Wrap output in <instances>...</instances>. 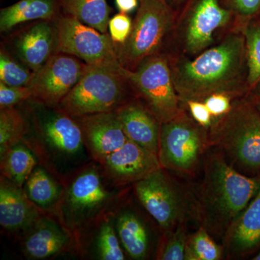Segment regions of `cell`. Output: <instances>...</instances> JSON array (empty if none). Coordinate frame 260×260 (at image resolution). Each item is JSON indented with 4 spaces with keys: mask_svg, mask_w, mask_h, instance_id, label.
Listing matches in <instances>:
<instances>
[{
    "mask_svg": "<svg viewBox=\"0 0 260 260\" xmlns=\"http://www.w3.org/2000/svg\"><path fill=\"white\" fill-rule=\"evenodd\" d=\"M168 57L181 104L189 100L204 101L214 93L227 94L233 99L249 93L243 32H225L214 45L194 57Z\"/></svg>",
    "mask_w": 260,
    "mask_h": 260,
    "instance_id": "1",
    "label": "cell"
},
{
    "mask_svg": "<svg viewBox=\"0 0 260 260\" xmlns=\"http://www.w3.org/2000/svg\"><path fill=\"white\" fill-rule=\"evenodd\" d=\"M203 165V179L194 193L196 219L213 237L223 239L259 191L260 174H242L213 148L207 150Z\"/></svg>",
    "mask_w": 260,
    "mask_h": 260,
    "instance_id": "2",
    "label": "cell"
},
{
    "mask_svg": "<svg viewBox=\"0 0 260 260\" xmlns=\"http://www.w3.org/2000/svg\"><path fill=\"white\" fill-rule=\"evenodd\" d=\"M209 146L242 174H260V109L247 95L233 99L231 110L213 119Z\"/></svg>",
    "mask_w": 260,
    "mask_h": 260,
    "instance_id": "3",
    "label": "cell"
},
{
    "mask_svg": "<svg viewBox=\"0 0 260 260\" xmlns=\"http://www.w3.org/2000/svg\"><path fill=\"white\" fill-rule=\"evenodd\" d=\"M232 15L220 0H186L177 13L164 54L192 58L232 30Z\"/></svg>",
    "mask_w": 260,
    "mask_h": 260,
    "instance_id": "4",
    "label": "cell"
},
{
    "mask_svg": "<svg viewBox=\"0 0 260 260\" xmlns=\"http://www.w3.org/2000/svg\"><path fill=\"white\" fill-rule=\"evenodd\" d=\"M135 96L124 68L116 70L88 65L79 82L57 107L76 118L115 112Z\"/></svg>",
    "mask_w": 260,
    "mask_h": 260,
    "instance_id": "5",
    "label": "cell"
},
{
    "mask_svg": "<svg viewBox=\"0 0 260 260\" xmlns=\"http://www.w3.org/2000/svg\"><path fill=\"white\" fill-rule=\"evenodd\" d=\"M109 181L102 168L95 165L75 174L58 204L61 224L69 232L90 226L114 204L118 192L109 186Z\"/></svg>",
    "mask_w": 260,
    "mask_h": 260,
    "instance_id": "6",
    "label": "cell"
},
{
    "mask_svg": "<svg viewBox=\"0 0 260 260\" xmlns=\"http://www.w3.org/2000/svg\"><path fill=\"white\" fill-rule=\"evenodd\" d=\"M133 30L123 45H115L119 63L134 70L150 56L164 53L177 12L168 2L139 0Z\"/></svg>",
    "mask_w": 260,
    "mask_h": 260,
    "instance_id": "7",
    "label": "cell"
},
{
    "mask_svg": "<svg viewBox=\"0 0 260 260\" xmlns=\"http://www.w3.org/2000/svg\"><path fill=\"white\" fill-rule=\"evenodd\" d=\"M134 190L140 204L162 233L196 219L194 193L164 168L135 182Z\"/></svg>",
    "mask_w": 260,
    "mask_h": 260,
    "instance_id": "8",
    "label": "cell"
},
{
    "mask_svg": "<svg viewBox=\"0 0 260 260\" xmlns=\"http://www.w3.org/2000/svg\"><path fill=\"white\" fill-rule=\"evenodd\" d=\"M181 105L178 115L160 126L158 156L169 172L191 176L210 148L209 128L200 125Z\"/></svg>",
    "mask_w": 260,
    "mask_h": 260,
    "instance_id": "9",
    "label": "cell"
},
{
    "mask_svg": "<svg viewBox=\"0 0 260 260\" xmlns=\"http://www.w3.org/2000/svg\"><path fill=\"white\" fill-rule=\"evenodd\" d=\"M29 114L36 143L48 160L61 165L78 162L86 148L81 128L59 107L30 101Z\"/></svg>",
    "mask_w": 260,
    "mask_h": 260,
    "instance_id": "10",
    "label": "cell"
},
{
    "mask_svg": "<svg viewBox=\"0 0 260 260\" xmlns=\"http://www.w3.org/2000/svg\"><path fill=\"white\" fill-rule=\"evenodd\" d=\"M135 96L138 98L160 124L172 120L180 112L169 57L164 53L150 56L134 70L124 68Z\"/></svg>",
    "mask_w": 260,
    "mask_h": 260,
    "instance_id": "11",
    "label": "cell"
},
{
    "mask_svg": "<svg viewBox=\"0 0 260 260\" xmlns=\"http://www.w3.org/2000/svg\"><path fill=\"white\" fill-rule=\"evenodd\" d=\"M56 53L74 56L91 66L121 70L115 45L109 34H103L78 18L61 13L55 19Z\"/></svg>",
    "mask_w": 260,
    "mask_h": 260,
    "instance_id": "12",
    "label": "cell"
},
{
    "mask_svg": "<svg viewBox=\"0 0 260 260\" xmlns=\"http://www.w3.org/2000/svg\"><path fill=\"white\" fill-rule=\"evenodd\" d=\"M87 68L88 64L74 56L56 53L34 73L28 85L32 92L30 101L57 107L79 82Z\"/></svg>",
    "mask_w": 260,
    "mask_h": 260,
    "instance_id": "13",
    "label": "cell"
},
{
    "mask_svg": "<svg viewBox=\"0 0 260 260\" xmlns=\"http://www.w3.org/2000/svg\"><path fill=\"white\" fill-rule=\"evenodd\" d=\"M10 52L34 73L56 54L57 30L55 20H41L23 25L8 37ZM7 48V47H6Z\"/></svg>",
    "mask_w": 260,
    "mask_h": 260,
    "instance_id": "14",
    "label": "cell"
},
{
    "mask_svg": "<svg viewBox=\"0 0 260 260\" xmlns=\"http://www.w3.org/2000/svg\"><path fill=\"white\" fill-rule=\"evenodd\" d=\"M100 165L108 180L116 186L134 184L162 168L156 154L129 139Z\"/></svg>",
    "mask_w": 260,
    "mask_h": 260,
    "instance_id": "15",
    "label": "cell"
},
{
    "mask_svg": "<svg viewBox=\"0 0 260 260\" xmlns=\"http://www.w3.org/2000/svg\"><path fill=\"white\" fill-rule=\"evenodd\" d=\"M75 119L81 128L88 153L99 164L127 141L116 112L99 113Z\"/></svg>",
    "mask_w": 260,
    "mask_h": 260,
    "instance_id": "16",
    "label": "cell"
},
{
    "mask_svg": "<svg viewBox=\"0 0 260 260\" xmlns=\"http://www.w3.org/2000/svg\"><path fill=\"white\" fill-rule=\"evenodd\" d=\"M42 216V210L32 203L23 188L1 177L0 225L4 230L24 234Z\"/></svg>",
    "mask_w": 260,
    "mask_h": 260,
    "instance_id": "17",
    "label": "cell"
},
{
    "mask_svg": "<svg viewBox=\"0 0 260 260\" xmlns=\"http://www.w3.org/2000/svg\"><path fill=\"white\" fill-rule=\"evenodd\" d=\"M229 258L250 255L260 248V189L245 210L228 229L223 238Z\"/></svg>",
    "mask_w": 260,
    "mask_h": 260,
    "instance_id": "18",
    "label": "cell"
},
{
    "mask_svg": "<svg viewBox=\"0 0 260 260\" xmlns=\"http://www.w3.org/2000/svg\"><path fill=\"white\" fill-rule=\"evenodd\" d=\"M69 231L53 219L43 216L23 234V251L30 259H47L68 250Z\"/></svg>",
    "mask_w": 260,
    "mask_h": 260,
    "instance_id": "19",
    "label": "cell"
},
{
    "mask_svg": "<svg viewBox=\"0 0 260 260\" xmlns=\"http://www.w3.org/2000/svg\"><path fill=\"white\" fill-rule=\"evenodd\" d=\"M128 139L158 155L160 121L135 96L115 111Z\"/></svg>",
    "mask_w": 260,
    "mask_h": 260,
    "instance_id": "20",
    "label": "cell"
},
{
    "mask_svg": "<svg viewBox=\"0 0 260 260\" xmlns=\"http://www.w3.org/2000/svg\"><path fill=\"white\" fill-rule=\"evenodd\" d=\"M121 246L130 259H148L153 250V234L136 210L126 207L112 217Z\"/></svg>",
    "mask_w": 260,
    "mask_h": 260,
    "instance_id": "21",
    "label": "cell"
},
{
    "mask_svg": "<svg viewBox=\"0 0 260 260\" xmlns=\"http://www.w3.org/2000/svg\"><path fill=\"white\" fill-rule=\"evenodd\" d=\"M61 13V0H20L0 10V31H12L37 20H55Z\"/></svg>",
    "mask_w": 260,
    "mask_h": 260,
    "instance_id": "22",
    "label": "cell"
},
{
    "mask_svg": "<svg viewBox=\"0 0 260 260\" xmlns=\"http://www.w3.org/2000/svg\"><path fill=\"white\" fill-rule=\"evenodd\" d=\"M29 199L41 210H46L59 204L64 189L44 167H37L24 184Z\"/></svg>",
    "mask_w": 260,
    "mask_h": 260,
    "instance_id": "23",
    "label": "cell"
},
{
    "mask_svg": "<svg viewBox=\"0 0 260 260\" xmlns=\"http://www.w3.org/2000/svg\"><path fill=\"white\" fill-rule=\"evenodd\" d=\"M0 162L2 177L22 188L38 166L37 157L23 142L0 155Z\"/></svg>",
    "mask_w": 260,
    "mask_h": 260,
    "instance_id": "24",
    "label": "cell"
},
{
    "mask_svg": "<svg viewBox=\"0 0 260 260\" xmlns=\"http://www.w3.org/2000/svg\"><path fill=\"white\" fill-rule=\"evenodd\" d=\"M61 5L63 13L108 34L110 10L107 0H61Z\"/></svg>",
    "mask_w": 260,
    "mask_h": 260,
    "instance_id": "25",
    "label": "cell"
},
{
    "mask_svg": "<svg viewBox=\"0 0 260 260\" xmlns=\"http://www.w3.org/2000/svg\"><path fill=\"white\" fill-rule=\"evenodd\" d=\"M26 118L14 107L0 110V155L10 148L23 142L28 133Z\"/></svg>",
    "mask_w": 260,
    "mask_h": 260,
    "instance_id": "26",
    "label": "cell"
},
{
    "mask_svg": "<svg viewBox=\"0 0 260 260\" xmlns=\"http://www.w3.org/2000/svg\"><path fill=\"white\" fill-rule=\"evenodd\" d=\"M224 254L223 246L219 245L202 225L189 235L184 260H220L223 259Z\"/></svg>",
    "mask_w": 260,
    "mask_h": 260,
    "instance_id": "27",
    "label": "cell"
},
{
    "mask_svg": "<svg viewBox=\"0 0 260 260\" xmlns=\"http://www.w3.org/2000/svg\"><path fill=\"white\" fill-rule=\"evenodd\" d=\"M94 252L98 259H126L125 251L121 246L112 219H104L99 225L94 242Z\"/></svg>",
    "mask_w": 260,
    "mask_h": 260,
    "instance_id": "28",
    "label": "cell"
},
{
    "mask_svg": "<svg viewBox=\"0 0 260 260\" xmlns=\"http://www.w3.org/2000/svg\"><path fill=\"white\" fill-rule=\"evenodd\" d=\"M34 73L15 57L2 43L0 49V82L10 86H28Z\"/></svg>",
    "mask_w": 260,
    "mask_h": 260,
    "instance_id": "29",
    "label": "cell"
},
{
    "mask_svg": "<svg viewBox=\"0 0 260 260\" xmlns=\"http://www.w3.org/2000/svg\"><path fill=\"white\" fill-rule=\"evenodd\" d=\"M249 91L260 81V18L251 20L244 30Z\"/></svg>",
    "mask_w": 260,
    "mask_h": 260,
    "instance_id": "30",
    "label": "cell"
},
{
    "mask_svg": "<svg viewBox=\"0 0 260 260\" xmlns=\"http://www.w3.org/2000/svg\"><path fill=\"white\" fill-rule=\"evenodd\" d=\"M187 223L179 224L169 232L164 233L158 246L155 259L160 260H184L187 234Z\"/></svg>",
    "mask_w": 260,
    "mask_h": 260,
    "instance_id": "31",
    "label": "cell"
},
{
    "mask_svg": "<svg viewBox=\"0 0 260 260\" xmlns=\"http://www.w3.org/2000/svg\"><path fill=\"white\" fill-rule=\"evenodd\" d=\"M232 15V30L244 32L251 20L260 15V0H220Z\"/></svg>",
    "mask_w": 260,
    "mask_h": 260,
    "instance_id": "32",
    "label": "cell"
},
{
    "mask_svg": "<svg viewBox=\"0 0 260 260\" xmlns=\"http://www.w3.org/2000/svg\"><path fill=\"white\" fill-rule=\"evenodd\" d=\"M133 20L129 15L119 13L109 19V36L115 45H123L127 42L133 30Z\"/></svg>",
    "mask_w": 260,
    "mask_h": 260,
    "instance_id": "33",
    "label": "cell"
},
{
    "mask_svg": "<svg viewBox=\"0 0 260 260\" xmlns=\"http://www.w3.org/2000/svg\"><path fill=\"white\" fill-rule=\"evenodd\" d=\"M32 98L28 86H10L0 82V108L14 107Z\"/></svg>",
    "mask_w": 260,
    "mask_h": 260,
    "instance_id": "34",
    "label": "cell"
},
{
    "mask_svg": "<svg viewBox=\"0 0 260 260\" xmlns=\"http://www.w3.org/2000/svg\"><path fill=\"white\" fill-rule=\"evenodd\" d=\"M232 101V98L227 94L214 93L207 97L203 102L209 109L213 119H217L225 115L231 110Z\"/></svg>",
    "mask_w": 260,
    "mask_h": 260,
    "instance_id": "35",
    "label": "cell"
},
{
    "mask_svg": "<svg viewBox=\"0 0 260 260\" xmlns=\"http://www.w3.org/2000/svg\"><path fill=\"white\" fill-rule=\"evenodd\" d=\"M182 104L185 106L191 117L200 125L206 128L211 126L213 118L203 101L189 100Z\"/></svg>",
    "mask_w": 260,
    "mask_h": 260,
    "instance_id": "36",
    "label": "cell"
},
{
    "mask_svg": "<svg viewBox=\"0 0 260 260\" xmlns=\"http://www.w3.org/2000/svg\"><path fill=\"white\" fill-rule=\"evenodd\" d=\"M116 8L119 13L129 15L139 7V0H115Z\"/></svg>",
    "mask_w": 260,
    "mask_h": 260,
    "instance_id": "37",
    "label": "cell"
},
{
    "mask_svg": "<svg viewBox=\"0 0 260 260\" xmlns=\"http://www.w3.org/2000/svg\"><path fill=\"white\" fill-rule=\"evenodd\" d=\"M247 96L260 109V81L251 89Z\"/></svg>",
    "mask_w": 260,
    "mask_h": 260,
    "instance_id": "38",
    "label": "cell"
},
{
    "mask_svg": "<svg viewBox=\"0 0 260 260\" xmlns=\"http://www.w3.org/2000/svg\"><path fill=\"white\" fill-rule=\"evenodd\" d=\"M185 1L186 0H169V3L177 13Z\"/></svg>",
    "mask_w": 260,
    "mask_h": 260,
    "instance_id": "39",
    "label": "cell"
},
{
    "mask_svg": "<svg viewBox=\"0 0 260 260\" xmlns=\"http://www.w3.org/2000/svg\"><path fill=\"white\" fill-rule=\"evenodd\" d=\"M254 260H260V252L259 254H256V256H254V257L253 258Z\"/></svg>",
    "mask_w": 260,
    "mask_h": 260,
    "instance_id": "40",
    "label": "cell"
},
{
    "mask_svg": "<svg viewBox=\"0 0 260 260\" xmlns=\"http://www.w3.org/2000/svg\"><path fill=\"white\" fill-rule=\"evenodd\" d=\"M162 1H166V2H168V3H169V0H162Z\"/></svg>",
    "mask_w": 260,
    "mask_h": 260,
    "instance_id": "41",
    "label": "cell"
},
{
    "mask_svg": "<svg viewBox=\"0 0 260 260\" xmlns=\"http://www.w3.org/2000/svg\"><path fill=\"white\" fill-rule=\"evenodd\" d=\"M259 18H260V15H259Z\"/></svg>",
    "mask_w": 260,
    "mask_h": 260,
    "instance_id": "42",
    "label": "cell"
}]
</instances>
